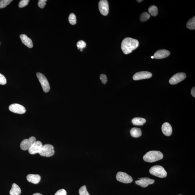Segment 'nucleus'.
Here are the masks:
<instances>
[{
    "label": "nucleus",
    "mask_w": 195,
    "mask_h": 195,
    "mask_svg": "<svg viewBox=\"0 0 195 195\" xmlns=\"http://www.w3.org/2000/svg\"><path fill=\"white\" fill-rule=\"evenodd\" d=\"M139 45L138 41L137 39L127 37L124 39L121 44V48L123 53L128 54L132 52L133 50L136 49Z\"/></svg>",
    "instance_id": "obj_1"
},
{
    "label": "nucleus",
    "mask_w": 195,
    "mask_h": 195,
    "mask_svg": "<svg viewBox=\"0 0 195 195\" xmlns=\"http://www.w3.org/2000/svg\"><path fill=\"white\" fill-rule=\"evenodd\" d=\"M164 155L161 152L157 151H151L146 153L143 157L145 162L153 163L162 159Z\"/></svg>",
    "instance_id": "obj_2"
},
{
    "label": "nucleus",
    "mask_w": 195,
    "mask_h": 195,
    "mask_svg": "<svg viewBox=\"0 0 195 195\" xmlns=\"http://www.w3.org/2000/svg\"><path fill=\"white\" fill-rule=\"evenodd\" d=\"M149 172L152 175L159 178H165L167 176V172L164 168L159 165L152 167L150 169Z\"/></svg>",
    "instance_id": "obj_3"
},
{
    "label": "nucleus",
    "mask_w": 195,
    "mask_h": 195,
    "mask_svg": "<svg viewBox=\"0 0 195 195\" xmlns=\"http://www.w3.org/2000/svg\"><path fill=\"white\" fill-rule=\"evenodd\" d=\"M37 76L39 82L42 86L43 91L45 93H48L49 91L50 88L49 84L44 74L40 73H37Z\"/></svg>",
    "instance_id": "obj_4"
},
{
    "label": "nucleus",
    "mask_w": 195,
    "mask_h": 195,
    "mask_svg": "<svg viewBox=\"0 0 195 195\" xmlns=\"http://www.w3.org/2000/svg\"><path fill=\"white\" fill-rule=\"evenodd\" d=\"M55 151L54 146L50 144H45L43 146L42 149L39 153L41 156L45 157H51L54 154Z\"/></svg>",
    "instance_id": "obj_5"
},
{
    "label": "nucleus",
    "mask_w": 195,
    "mask_h": 195,
    "mask_svg": "<svg viewBox=\"0 0 195 195\" xmlns=\"http://www.w3.org/2000/svg\"><path fill=\"white\" fill-rule=\"evenodd\" d=\"M117 180L125 183H130L133 181L132 177L125 172H118L116 175Z\"/></svg>",
    "instance_id": "obj_6"
},
{
    "label": "nucleus",
    "mask_w": 195,
    "mask_h": 195,
    "mask_svg": "<svg viewBox=\"0 0 195 195\" xmlns=\"http://www.w3.org/2000/svg\"><path fill=\"white\" fill-rule=\"evenodd\" d=\"M36 141V138L35 137H31L29 139H26L22 140L21 143V149L23 150H28Z\"/></svg>",
    "instance_id": "obj_7"
},
{
    "label": "nucleus",
    "mask_w": 195,
    "mask_h": 195,
    "mask_svg": "<svg viewBox=\"0 0 195 195\" xmlns=\"http://www.w3.org/2000/svg\"><path fill=\"white\" fill-rule=\"evenodd\" d=\"M186 78V74L185 73L182 72L177 73L170 79L169 83L171 85H175L184 80Z\"/></svg>",
    "instance_id": "obj_8"
},
{
    "label": "nucleus",
    "mask_w": 195,
    "mask_h": 195,
    "mask_svg": "<svg viewBox=\"0 0 195 195\" xmlns=\"http://www.w3.org/2000/svg\"><path fill=\"white\" fill-rule=\"evenodd\" d=\"M99 9L100 13L103 15L106 16L109 12V5L107 0H101L99 1Z\"/></svg>",
    "instance_id": "obj_9"
},
{
    "label": "nucleus",
    "mask_w": 195,
    "mask_h": 195,
    "mask_svg": "<svg viewBox=\"0 0 195 195\" xmlns=\"http://www.w3.org/2000/svg\"><path fill=\"white\" fill-rule=\"evenodd\" d=\"M43 145L39 140L35 141L28 150L29 153L31 154H35L36 153H39L42 150Z\"/></svg>",
    "instance_id": "obj_10"
},
{
    "label": "nucleus",
    "mask_w": 195,
    "mask_h": 195,
    "mask_svg": "<svg viewBox=\"0 0 195 195\" xmlns=\"http://www.w3.org/2000/svg\"><path fill=\"white\" fill-rule=\"evenodd\" d=\"M9 109L14 113L22 114L25 113L26 109L23 106L20 104H14L10 105Z\"/></svg>",
    "instance_id": "obj_11"
},
{
    "label": "nucleus",
    "mask_w": 195,
    "mask_h": 195,
    "mask_svg": "<svg viewBox=\"0 0 195 195\" xmlns=\"http://www.w3.org/2000/svg\"><path fill=\"white\" fill-rule=\"evenodd\" d=\"M152 76V74L151 73L147 71H141L135 74L133 78L134 80L137 81L150 78Z\"/></svg>",
    "instance_id": "obj_12"
},
{
    "label": "nucleus",
    "mask_w": 195,
    "mask_h": 195,
    "mask_svg": "<svg viewBox=\"0 0 195 195\" xmlns=\"http://www.w3.org/2000/svg\"><path fill=\"white\" fill-rule=\"evenodd\" d=\"M154 182V180L145 177L140 178L138 180L135 181V183L137 185H140L142 187H146L149 185L153 184Z\"/></svg>",
    "instance_id": "obj_13"
},
{
    "label": "nucleus",
    "mask_w": 195,
    "mask_h": 195,
    "mask_svg": "<svg viewBox=\"0 0 195 195\" xmlns=\"http://www.w3.org/2000/svg\"><path fill=\"white\" fill-rule=\"evenodd\" d=\"M170 52L166 50H157L154 54L153 57L155 58L159 59L164 58L170 55Z\"/></svg>",
    "instance_id": "obj_14"
},
{
    "label": "nucleus",
    "mask_w": 195,
    "mask_h": 195,
    "mask_svg": "<svg viewBox=\"0 0 195 195\" xmlns=\"http://www.w3.org/2000/svg\"><path fill=\"white\" fill-rule=\"evenodd\" d=\"M162 130L163 134L166 136H170L172 134V127L168 123H165L162 125Z\"/></svg>",
    "instance_id": "obj_15"
},
{
    "label": "nucleus",
    "mask_w": 195,
    "mask_h": 195,
    "mask_svg": "<svg viewBox=\"0 0 195 195\" xmlns=\"http://www.w3.org/2000/svg\"><path fill=\"white\" fill-rule=\"evenodd\" d=\"M20 38L22 42L25 46L29 48H33V44L31 39L29 38L27 35H20Z\"/></svg>",
    "instance_id": "obj_16"
},
{
    "label": "nucleus",
    "mask_w": 195,
    "mask_h": 195,
    "mask_svg": "<svg viewBox=\"0 0 195 195\" xmlns=\"http://www.w3.org/2000/svg\"><path fill=\"white\" fill-rule=\"evenodd\" d=\"M27 180L30 183H32L34 184H37L40 182L41 177L38 175H34V174H29L27 176Z\"/></svg>",
    "instance_id": "obj_17"
},
{
    "label": "nucleus",
    "mask_w": 195,
    "mask_h": 195,
    "mask_svg": "<svg viewBox=\"0 0 195 195\" xmlns=\"http://www.w3.org/2000/svg\"><path fill=\"white\" fill-rule=\"evenodd\" d=\"M21 193V189L16 183H13L12 188L10 191V195H20Z\"/></svg>",
    "instance_id": "obj_18"
},
{
    "label": "nucleus",
    "mask_w": 195,
    "mask_h": 195,
    "mask_svg": "<svg viewBox=\"0 0 195 195\" xmlns=\"http://www.w3.org/2000/svg\"><path fill=\"white\" fill-rule=\"evenodd\" d=\"M131 136L134 138H138L142 135L141 129L137 127H133L130 131Z\"/></svg>",
    "instance_id": "obj_19"
},
{
    "label": "nucleus",
    "mask_w": 195,
    "mask_h": 195,
    "mask_svg": "<svg viewBox=\"0 0 195 195\" xmlns=\"http://www.w3.org/2000/svg\"><path fill=\"white\" fill-rule=\"evenodd\" d=\"M133 124L135 125H142L146 123V120L144 118L135 117L132 120Z\"/></svg>",
    "instance_id": "obj_20"
},
{
    "label": "nucleus",
    "mask_w": 195,
    "mask_h": 195,
    "mask_svg": "<svg viewBox=\"0 0 195 195\" xmlns=\"http://www.w3.org/2000/svg\"><path fill=\"white\" fill-rule=\"evenodd\" d=\"M187 28L190 30L195 29V17L190 18L187 22Z\"/></svg>",
    "instance_id": "obj_21"
},
{
    "label": "nucleus",
    "mask_w": 195,
    "mask_h": 195,
    "mask_svg": "<svg viewBox=\"0 0 195 195\" xmlns=\"http://www.w3.org/2000/svg\"><path fill=\"white\" fill-rule=\"evenodd\" d=\"M148 12L152 16H156L158 14V8L155 5H151L148 9Z\"/></svg>",
    "instance_id": "obj_22"
},
{
    "label": "nucleus",
    "mask_w": 195,
    "mask_h": 195,
    "mask_svg": "<svg viewBox=\"0 0 195 195\" xmlns=\"http://www.w3.org/2000/svg\"><path fill=\"white\" fill-rule=\"evenodd\" d=\"M150 17V15L149 13L144 12L140 15V20L141 22H145L149 19Z\"/></svg>",
    "instance_id": "obj_23"
},
{
    "label": "nucleus",
    "mask_w": 195,
    "mask_h": 195,
    "mask_svg": "<svg viewBox=\"0 0 195 195\" xmlns=\"http://www.w3.org/2000/svg\"><path fill=\"white\" fill-rule=\"evenodd\" d=\"M68 20L69 22L71 25H75L76 23V18L75 15L73 13H71L69 15Z\"/></svg>",
    "instance_id": "obj_24"
},
{
    "label": "nucleus",
    "mask_w": 195,
    "mask_h": 195,
    "mask_svg": "<svg viewBox=\"0 0 195 195\" xmlns=\"http://www.w3.org/2000/svg\"><path fill=\"white\" fill-rule=\"evenodd\" d=\"M12 1V0H1L0 1V8H3L6 7Z\"/></svg>",
    "instance_id": "obj_25"
},
{
    "label": "nucleus",
    "mask_w": 195,
    "mask_h": 195,
    "mask_svg": "<svg viewBox=\"0 0 195 195\" xmlns=\"http://www.w3.org/2000/svg\"><path fill=\"white\" fill-rule=\"evenodd\" d=\"M79 193L80 195H90L87 190V187L85 185L82 187L79 190Z\"/></svg>",
    "instance_id": "obj_26"
},
{
    "label": "nucleus",
    "mask_w": 195,
    "mask_h": 195,
    "mask_svg": "<svg viewBox=\"0 0 195 195\" xmlns=\"http://www.w3.org/2000/svg\"><path fill=\"white\" fill-rule=\"evenodd\" d=\"M78 48L80 49L81 51H82V50L86 46V44L85 41L82 40L79 41L77 44Z\"/></svg>",
    "instance_id": "obj_27"
},
{
    "label": "nucleus",
    "mask_w": 195,
    "mask_h": 195,
    "mask_svg": "<svg viewBox=\"0 0 195 195\" xmlns=\"http://www.w3.org/2000/svg\"><path fill=\"white\" fill-rule=\"evenodd\" d=\"M29 2V0H22L20 2L18 7L21 8H23V7L27 6Z\"/></svg>",
    "instance_id": "obj_28"
},
{
    "label": "nucleus",
    "mask_w": 195,
    "mask_h": 195,
    "mask_svg": "<svg viewBox=\"0 0 195 195\" xmlns=\"http://www.w3.org/2000/svg\"><path fill=\"white\" fill-rule=\"evenodd\" d=\"M7 83V80L5 77L0 74V85H4Z\"/></svg>",
    "instance_id": "obj_29"
},
{
    "label": "nucleus",
    "mask_w": 195,
    "mask_h": 195,
    "mask_svg": "<svg viewBox=\"0 0 195 195\" xmlns=\"http://www.w3.org/2000/svg\"><path fill=\"white\" fill-rule=\"evenodd\" d=\"M47 0H39L38 2V5L41 8H44L45 5H46Z\"/></svg>",
    "instance_id": "obj_30"
},
{
    "label": "nucleus",
    "mask_w": 195,
    "mask_h": 195,
    "mask_svg": "<svg viewBox=\"0 0 195 195\" xmlns=\"http://www.w3.org/2000/svg\"><path fill=\"white\" fill-rule=\"evenodd\" d=\"M100 79L101 81H102V83L104 84H106L107 82V78L106 75L102 74H101L100 76Z\"/></svg>",
    "instance_id": "obj_31"
},
{
    "label": "nucleus",
    "mask_w": 195,
    "mask_h": 195,
    "mask_svg": "<svg viewBox=\"0 0 195 195\" xmlns=\"http://www.w3.org/2000/svg\"><path fill=\"white\" fill-rule=\"evenodd\" d=\"M54 195H67V192L64 189H61L58 190Z\"/></svg>",
    "instance_id": "obj_32"
},
{
    "label": "nucleus",
    "mask_w": 195,
    "mask_h": 195,
    "mask_svg": "<svg viewBox=\"0 0 195 195\" xmlns=\"http://www.w3.org/2000/svg\"><path fill=\"white\" fill-rule=\"evenodd\" d=\"M191 94L193 97H195V88L194 87L191 90Z\"/></svg>",
    "instance_id": "obj_33"
},
{
    "label": "nucleus",
    "mask_w": 195,
    "mask_h": 195,
    "mask_svg": "<svg viewBox=\"0 0 195 195\" xmlns=\"http://www.w3.org/2000/svg\"><path fill=\"white\" fill-rule=\"evenodd\" d=\"M33 195H42V194H41V193H36L34 194Z\"/></svg>",
    "instance_id": "obj_34"
},
{
    "label": "nucleus",
    "mask_w": 195,
    "mask_h": 195,
    "mask_svg": "<svg viewBox=\"0 0 195 195\" xmlns=\"http://www.w3.org/2000/svg\"><path fill=\"white\" fill-rule=\"evenodd\" d=\"M137 1L139 3H140L142 1V0H140V1Z\"/></svg>",
    "instance_id": "obj_35"
},
{
    "label": "nucleus",
    "mask_w": 195,
    "mask_h": 195,
    "mask_svg": "<svg viewBox=\"0 0 195 195\" xmlns=\"http://www.w3.org/2000/svg\"><path fill=\"white\" fill-rule=\"evenodd\" d=\"M151 58L154 59V57L153 56H152V57H151Z\"/></svg>",
    "instance_id": "obj_36"
},
{
    "label": "nucleus",
    "mask_w": 195,
    "mask_h": 195,
    "mask_svg": "<svg viewBox=\"0 0 195 195\" xmlns=\"http://www.w3.org/2000/svg\"></svg>",
    "instance_id": "obj_37"
}]
</instances>
